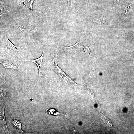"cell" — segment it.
<instances>
[{"label":"cell","instance_id":"obj_1","mask_svg":"<svg viewBox=\"0 0 134 134\" xmlns=\"http://www.w3.org/2000/svg\"><path fill=\"white\" fill-rule=\"evenodd\" d=\"M0 67L6 68L17 70L23 74L21 65L14 57L7 54L1 57Z\"/></svg>","mask_w":134,"mask_h":134},{"label":"cell","instance_id":"obj_2","mask_svg":"<svg viewBox=\"0 0 134 134\" xmlns=\"http://www.w3.org/2000/svg\"><path fill=\"white\" fill-rule=\"evenodd\" d=\"M4 38L5 50L7 54L14 57L21 56L23 54V47L15 46L6 36Z\"/></svg>","mask_w":134,"mask_h":134},{"label":"cell","instance_id":"obj_3","mask_svg":"<svg viewBox=\"0 0 134 134\" xmlns=\"http://www.w3.org/2000/svg\"><path fill=\"white\" fill-rule=\"evenodd\" d=\"M57 53L54 52L51 55L55 72L57 76L63 80L69 82L70 84H74L71 78L58 66L57 63Z\"/></svg>","mask_w":134,"mask_h":134},{"label":"cell","instance_id":"obj_4","mask_svg":"<svg viewBox=\"0 0 134 134\" xmlns=\"http://www.w3.org/2000/svg\"><path fill=\"white\" fill-rule=\"evenodd\" d=\"M45 54L44 49L42 54L40 58L35 60H25V61L34 63L37 66L39 72V79L40 80L43 77L44 74L43 59Z\"/></svg>","mask_w":134,"mask_h":134},{"label":"cell","instance_id":"obj_5","mask_svg":"<svg viewBox=\"0 0 134 134\" xmlns=\"http://www.w3.org/2000/svg\"><path fill=\"white\" fill-rule=\"evenodd\" d=\"M34 0H17L18 5L20 7L33 11L32 5Z\"/></svg>","mask_w":134,"mask_h":134},{"label":"cell","instance_id":"obj_6","mask_svg":"<svg viewBox=\"0 0 134 134\" xmlns=\"http://www.w3.org/2000/svg\"><path fill=\"white\" fill-rule=\"evenodd\" d=\"M7 103L5 104L2 107H0V123L6 134H9L6 124L5 117L4 114V110Z\"/></svg>","mask_w":134,"mask_h":134},{"label":"cell","instance_id":"obj_7","mask_svg":"<svg viewBox=\"0 0 134 134\" xmlns=\"http://www.w3.org/2000/svg\"><path fill=\"white\" fill-rule=\"evenodd\" d=\"M18 26L20 31L23 34L29 35L31 34V32L29 28L26 24L22 22H19Z\"/></svg>","mask_w":134,"mask_h":134},{"label":"cell","instance_id":"obj_8","mask_svg":"<svg viewBox=\"0 0 134 134\" xmlns=\"http://www.w3.org/2000/svg\"><path fill=\"white\" fill-rule=\"evenodd\" d=\"M13 125L15 128L20 133H25L21 128V123L19 121L16 120L15 118L12 120Z\"/></svg>","mask_w":134,"mask_h":134},{"label":"cell","instance_id":"obj_9","mask_svg":"<svg viewBox=\"0 0 134 134\" xmlns=\"http://www.w3.org/2000/svg\"><path fill=\"white\" fill-rule=\"evenodd\" d=\"M100 114H101L102 118L107 127L109 128L112 129H115L113 127L112 122L110 120L108 119L103 114L101 113Z\"/></svg>","mask_w":134,"mask_h":134},{"label":"cell","instance_id":"obj_10","mask_svg":"<svg viewBox=\"0 0 134 134\" xmlns=\"http://www.w3.org/2000/svg\"><path fill=\"white\" fill-rule=\"evenodd\" d=\"M82 46V43L81 41H79L74 45L69 47H65L70 49H78L81 48Z\"/></svg>","mask_w":134,"mask_h":134},{"label":"cell","instance_id":"obj_11","mask_svg":"<svg viewBox=\"0 0 134 134\" xmlns=\"http://www.w3.org/2000/svg\"><path fill=\"white\" fill-rule=\"evenodd\" d=\"M47 113L49 114L53 115H59L61 114L56 111L55 109L54 108L50 109L47 111Z\"/></svg>","mask_w":134,"mask_h":134},{"label":"cell","instance_id":"obj_12","mask_svg":"<svg viewBox=\"0 0 134 134\" xmlns=\"http://www.w3.org/2000/svg\"><path fill=\"white\" fill-rule=\"evenodd\" d=\"M9 12L3 6H0V16L9 13Z\"/></svg>","mask_w":134,"mask_h":134},{"label":"cell","instance_id":"obj_13","mask_svg":"<svg viewBox=\"0 0 134 134\" xmlns=\"http://www.w3.org/2000/svg\"><path fill=\"white\" fill-rule=\"evenodd\" d=\"M68 7L69 9H72L74 7L76 0H68Z\"/></svg>","mask_w":134,"mask_h":134},{"label":"cell","instance_id":"obj_14","mask_svg":"<svg viewBox=\"0 0 134 134\" xmlns=\"http://www.w3.org/2000/svg\"><path fill=\"white\" fill-rule=\"evenodd\" d=\"M132 6L129 3V5L125 8L124 10V13H125L127 14L131 12L132 10Z\"/></svg>","mask_w":134,"mask_h":134},{"label":"cell","instance_id":"obj_15","mask_svg":"<svg viewBox=\"0 0 134 134\" xmlns=\"http://www.w3.org/2000/svg\"><path fill=\"white\" fill-rule=\"evenodd\" d=\"M84 50L86 54L88 56L90 55V52L89 47L86 45H84L83 46Z\"/></svg>","mask_w":134,"mask_h":134},{"label":"cell","instance_id":"obj_16","mask_svg":"<svg viewBox=\"0 0 134 134\" xmlns=\"http://www.w3.org/2000/svg\"><path fill=\"white\" fill-rule=\"evenodd\" d=\"M106 21V19L104 17L96 20L97 23L99 24H101L105 22Z\"/></svg>","mask_w":134,"mask_h":134},{"label":"cell","instance_id":"obj_17","mask_svg":"<svg viewBox=\"0 0 134 134\" xmlns=\"http://www.w3.org/2000/svg\"><path fill=\"white\" fill-rule=\"evenodd\" d=\"M1 76L2 78V80L3 81V84H4L6 82L5 76L4 75L2 74V73H1Z\"/></svg>","mask_w":134,"mask_h":134},{"label":"cell","instance_id":"obj_18","mask_svg":"<svg viewBox=\"0 0 134 134\" xmlns=\"http://www.w3.org/2000/svg\"><path fill=\"white\" fill-rule=\"evenodd\" d=\"M119 1V0H114V3L115 4L117 2H118Z\"/></svg>","mask_w":134,"mask_h":134},{"label":"cell","instance_id":"obj_19","mask_svg":"<svg viewBox=\"0 0 134 134\" xmlns=\"http://www.w3.org/2000/svg\"><path fill=\"white\" fill-rule=\"evenodd\" d=\"M11 0L12 1H15L16 0Z\"/></svg>","mask_w":134,"mask_h":134}]
</instances>
